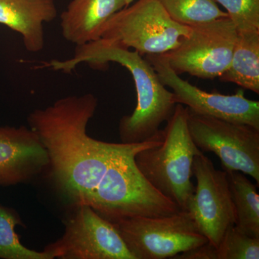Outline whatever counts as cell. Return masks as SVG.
Instances as JSON below:
<instances>
[{
	"label": "cell",
	"instance_id": "1",
	"mask_svg": "<svg viewBox=\"0 0 259 259\" xmlns=\"http://www.w3.org/2000/svg\"><path fill=\"white\" fill-rule=\"evenodd\" d=\"M98 100L93 94L68 96L30 112L29 127L47 151L53 178L76 206L89 205L117 144L89 136Z\"/></svg>",
	"mask_w": 259,
	"mask_h": 259
},
{
	"label": "cell",
	"instance_id": "2",
	"mask_svg": "<svg viewBox=\"0 0 259 259\" xmlns=\"http://www.w3.org/2000/svg\"><path fill=\"white\" fill-rule=\"evenodd\" d=\"M109 63L120 64L129 71L137 95V105L134 112L123 116L120 120L121 143L141 144L153 139L160 132L161 124L173 115L177 103L173 93L161 82L152 65L137 51L100 38L76 47L71 59H54L44 66L54 71L71 73L81 64L101 69Z\"/></svg>",
	"mask_w": 259,
	"mask_h": 259
},
{
	"label": "cell",
	"instance_id": "3",
	"mask_svg": "<svg viewBox=\"0 0 259 259\" xmlns=\"http://www.w3.org/2000/svg\"><path fill=\"white\" fill-rule=\"evenodd\" d=\"M162 142V132L141 144H117L106 171L89 206L112 223L136 217H163L180 212L176 202L163 195L139 171L136 153Z\"/></svg>",
	"mask_w": 259,
	"mask_h": 259
},
{
	"label": "cell",
	"instance_id": "4",
	"mask_svg": "<svg viewBox=\"0 0 259 259\" xmlns=\"http://www.w3.org/2000/svg\"><path fill=\"white\" fill-rule=\"evenodd\" d=\"M187 116V107L177 104L161 131V144L141 150L135 156V163L146 180L184 211L195 189L191 181L194 156L203 153L191 138Z\"/></svg>",
	"mask_w": 259,
	"mask_h": 259
},
{
	"label": "cell",
	"instance_id": "5",
	"mask_svg": "<svg viewBox=\"0 0 259 259\" xmlns=\"http://www.w3.org/2000/svg\"><path fill=\"white\" fill-rule=\"evenodd\" d=\"M190 27L177 23L158 0H135L112 15L100 38L142 55H160L175 49Z\"/></svg>",
	"mask_w": 259,
	"mask_h": 259
},
{
	"label": "cell",
	"instance_id": "6",
	"mask_svg": "<svg viewBox=\"0 0 259 259\" xmlns=\"http://www.w3.org/2000/svg\"><path fill=\"white\" fill-rule=\"evenodd\" d=\"M135 259L173 258L208 243L187 211L163 217H136L113 223Z\"/></svg>",
	"mask_w": 259,
	"mask_h": 259
},
{
	"label": "cell",
	"instance_id": "7",
	"mask_svg": "<svg viewBox=\"0 0 259 259\" xmlns=\"http://www.w3.org/2000/svg\"><path fill=\"white\" fill-rule=\"evenodd\" d=\"M236 39V29L226 17L190 27L178 47L161 55L177 74L215 79L229 67Z\"/></svg>",
	"mask_w": 259,
	"mask_h": 259
},
{
	"label": "cell",
	"instance_id": "8",
	"mask_svg": "<svg viewBox=\"0 0 259 259\" xmlns=\"http://www.w3.org/2000/svg\"><path fill=\"white\" fill-rule=\"evenodd\" d=\"M187 110L189 131L197 147L217 155L224 171H241L253 177L258 187L259 130Z\"/></svg>",
	"mask_w": 259,
	"mask_h": 259
},
{
	"label": "cell",
	"instance_id": "9",
	"mask_svg": "<svg viewBox=\"0 0 259 259\" xmlns=\"http://www.w3.org/2000/svg\"><path fill=\"white\" fill-rule=\"evenodd\" d=\"M53 259H135L113 223L90 206H76L60 239L44 249Z\"/></svg>",
	"mask_w": 259,
	"mask_h": 259
},
{
	"label": "cell",
	"instance_id": "10",
	"mask_svg": "<svg viewBox=\"0 0 259 259\" xmlns=\"http://www.w3.org/2000/svg\"><path fill=\"white\" fill-rule=\"evenodd\" d=\"M192 175L197 186L186 211L209 243L217 248L227 230L236 223L226 171L216 169L212 161L201 153L194 156Z\"/></svg>",
	"mask_w": 259,
	"mask_h": 259
},
{
	"label": "cell",
	"instance_id": "11",
	"mask_svg": "<svg viewBox=\"0 0 259 259\" xmlns=\"http://www.w3.org/2000/svg\"><path fill=\"white\" fill-rule=\"evenodd\" d=\"M146 59L164 86L174 94L175 102L186 105L191 112L210 116L259 130V102L244 96L243 90L234 95L207 93L180 77L161 55H147Z\"/></svg>",
	"mask_w": 259,
	"mask_h": 259
},
{
	"label": "cell",
	"instance_id": "12",
	"mask_svg": "<svg viewBox=\"0 0 259 259\" xmlns=\"http://www.w3.org/2000/svg\"><path fill=\"white\" fill-rule=\"evenodd\" d=\"M47 167V151L30 127H0V186L26 182Z\"/></svg>",
	"mask_w": 259,
	"mask_h": 259
},
{
	"label": "cell",
	"instance_id": "13",
	"mask_svg": "<svg viewBox=\"0 0 259 259\" xmlns=\"http://www.w3.org/2000/svg\"><path fill=\"white\" fill-rule=\"evenodd\" d=\"M57 14L55 0H0V24L20 34L29 52L44 49V25Z\"/></svg>",
	"mask_w": 259,
	"mask_h": 259
},
{
	"label": "cell",
	"instance_id": "14",
	"mask_svg": "<svg viewBox=\"0 0 259 259\" xmlns=\"http://www.w3.org/2000/svg\"><path fill=\"white\" fill-rule=\"evenodd\" d=\"M125 0H71L61 16L63 37L76 47L98 40L102 27Z\"/></svg>",
	"mask_w": 259,
	"mask_h": 259
},
{
	"label": "cell",
	"instance_id": "15",
	"mask_svg": "<svg viewBox=\"0 0 259 259\" xmlns=\"http://www.w3.org/2000/svg\"><path fill=\"white\" fill-rule=\"evenodd\" d=\"M219 79L259 94V31L237 32L231 64Z\"/></svg>",
	"mask_w": 259,
	"mask_h": 259
},
{
	"label": "cell",
	"instance_id": "16",
	"mask_svg": "<svg viewBox=\"0 0 259 259\" xmlns=\"http://www.w3.org/2000/svg\"><path fill=\"white\" fill-rule=\"evenodd\" d=\"M236 213L235 227L252 238H259V195L256 186L241 171H226Z\"/></svg>",
	"mask_w": 259,
	"mask_h": 259
},
{
	"label": "cell",
	"instance_id": "17",
	"mask_svg": "<svg viewBox=\"0 0 259 259\" xmlns=\"http://www.w3.org/2000/svg\"><path fill=\"white\" fill-rule=\"evenodd\" d=\"M158 1L175 22L185 26H196L228 17L214 0Z\"/></svg>",
	"mask_w": 259,
	"mask_h": 259
},
{
	"label": "cell",
	"instance_id": "18",
	"mask_svg": "<svg viewBox=\"0 0 259 259\" xmlns=\"http://www.w3.org/2000/svg\"><path fill=\"white\" fill-rule=\"evenodd\" d=\"M20 223L18 218L10 209L0 206V258L53 259L51 254L29 249L20 243L15 232Z\"/></svg>",
	"mask_w": 259,
	"mask_h": 259
},
{
	"label": "cell",
	"instance_id": "19",
	"mask_svg": "<svg viewBox=\"0 0 259 259\" xmlns=\"http://www.w3.org/2000/svg\"><path fill=\"white\" fill-rule=\"evenodd\" d=\"M218 259H258L259 238H252L232 226L217 247Z\"/></svg>",
	"mask_w": 259,
	"mask_h": 259
},
{
	"label": "cell",
	"instance_id": "20",
	"mask_svg": "<svg viewBox=\"0 0 259 259\" xmlns=\"http://www.w3.org/2000/svg\"><path fill=\"white\" fill-rule=\"evenodd\" d=\"M226 10L237 32L259 31V0H214Z\"/></svg>",
	"mask_w": 259,
	"mask_h": 259
},
{
	"label": "cell",
	"instance_id": "21",
	"mask_svg": "<svg viewBox=\"0 0 259 259\" xmlns=\"http://www.w3.org/2000/svg\"><path fill=\"white\" fill-rule=\"evenodd\" d=\"M173 258L177 259H218L217 248L210 243L200 245L197 248H193L183 252L180 254L176 255Z\"/></svg>",
	"mask_w": 259,
	"mask_h": 259
},
{
	"label": "cell",
	"instance_id": "22",
	"mask_svg": "<svg viewBox=\"0 0 259 259\" xmlns=\"http://www.w3.org/2000/svg\"><path fill=\"white\" fill-rule=\"evenodd\" d=\"M135 0H125L126 2V5H127V6H128L129 5H131V3H134Z\"/></svg>",
	"mask_w": 259,
	"mask_h": 259
}]
</instances>
